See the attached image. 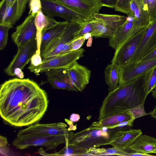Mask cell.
I'll return each mask as SVG.
<instances>
[{
    "label": "cell",
    "mask_w": 156,
    "mask_h": 156,
    "mask_svg": "<svg viewBox=\"0 0 156 156\" xmlns=\"http://www.w3.org/2000/svg\"><path fill=\"white\" fill-rule=\"evenodd\" d=\"M131 1L132 0H118L115 8V10L129 15Z\"/></svg>",
    "instance_id": "obj_35"
},
{
    "label": "cell",
    "mask_w": 156,
    "mask_h": 156,
    "mask_svg": "<svg viewBox=\"0 0 156 156\" xmlns=\"http://www.w3.org/2000/svg\"><path fill=\"white\" fill-rule=\"evenodd\" d=\"M80 119V115L77 114H72L70 117V120L73 122H77Z\"/></svg>",
    "instance_id": "obj_44"
},
{
    "label": "cell",
    "mask_w": 156,
    "mask_h": 156,
    "mask_svg": "<svg viewBox=\"0 0 156 156\" xmlns=\"http://www.w3.org/2000/svg\"><path fill=\"white\" fill-rule=\"evenodd\" d=\"M89 149L74 145H66L58 152L54 153H46L42 148H40L38 152L41 155L50 156L87 155Z\"/></svg>",
    "instance_id": "obj_26"
},
{
    "label": "cell",
    "mask_w": 156,
    "mask_h": 156,
    "mask_svg": "<svg viewBox=\"0 0 156 156\" xmlns=\"http://www.w3.org/2000/svg\"><path fill=\"white\" fill-rule=\"evenodd\" d=\"M17 0H2L1 3L5 2L8 4L13 3L17 1Z\"/></svg>",
    "instance_id": "obj_46"
},
{
    "label": "cell",
    "mask_w": 156,
    "mask_h": 156,
    "mask_svg": "<svg viewBox=\"0 0 156 156\" xmlns=\"http://www.w3.org/2000/svg\"><path fill=\"white\" fill-rule=\"evenodd\" d=\"M89 21L92 27V31L90 33L92 37L110 39L113 36V31L101 22L94 19Z\"/></svg>",
    "instance_id": "obj_27"
},
{
    "label": "cell",
    "mask_w": 156,
    "mask_h": 156,
    "mask_svg": "<svg viewBox=\"0 0 156 156\" xmlns=\"http://www.w3.org/2000/svg\"><path fill=\"white\" fill-rule=\"evenodd\" d=\"M41 10L46 15L62 18L82 25L90 20L84 15L52 0H40Z\"/></svg>",
    "instance_id": "obj_6"
},
{
    "label": "cell",
    "mask_w": 156,
    "mask_h": 156,
    "mask_svg": "<svg viewBox=\"0 0 156 156\" xmlns=\"http://www.w3.org/2000/svg\"><path fill=\"white\" fill-rule=\"evenodd\" d=\"M83 26L75 22H69L62 33L45 49L41 55L42 61L71 51L70 44Z\"/></svg>",
    "instance_id": "obj_5"
},
{
    "label": "cell",
    "mask_w": 156,
    "mask_h": 156,
    "mask_svg": "<svg viewBox=\"0 0 156 156\" xmlns=\"http://www.w3.org/2000/svg\"><path fill=\"white\" fill-rule=\"evenodd\" d=\"M45 73L47 77L62 81L73 85L69 76L67 68L51 70L45 72Z\"/></svg>",
    "instance_id": "obj_29"
},
{
    "label": "cell",
    "mask_w": 156,
    "mask_h": 156,
    "mask_svg": "<svg viewBox=\"0 0 156 156\" xmlns=\"http://www.w3.org/2000/svg\"><path fill=\"white\" fill-rule=\"evenodd\" d=\"M36 15L29 14L23 21L16 28L12 38L18 48L30 41L36 36L37 29L34 23Z\"/></svg>",
    "instance_id": "obj_13"
},
{
    "label": "cell",
    "mask_w": 156,
    "mask_h": 156,
    "mask_svg": "<svg viewBox=\"0 0 156 156\" xmlns=\"http://www.w3.org/2000/svg\"><path fill=\"white\" fill-rule=\"evenodd\" d=\"M129 148L124 149L116 147L108 148H97L90 147L89 149L87 155H118L120 156H136L137 153L129 151Z\"/></svg>",
    "instance_id": "obj_24"
},
{
    "label": "cell",
    "mask_w": 156,
    "mask_h": 156,
    "mask_svg": "<svg viewBox=\"0 0 156 156\" xmlns=\"http://www.w3.org/2000/svg\"><path fill=\"white\" fill-rule=\"evenodd\" d=\"M37 44L36 37L23 45L18 47L16 54L5 69V73L9 76H14V71L16 68H19L23 70L37 50Z\"/></svg>",
    "instance_id": "obj_10"
},
{
    "label": "cell",
    "mask_w": 156,
    "mask_h": 156,
    "mask_svg": "<svg viewBox=\"0 0 156 156\" xmlns=\"http://www.w3.org/2000/svg\"><path fill=\"white\" fill-rule=\"evenodd\" d=\"M15 76H16L19 78L23 79L24 76V74L22 70L20 68H16L14 71Z\"/></svg>",
    "instance_id": "obj_43"
},
{
    "label": "cell",
    "mask_w": 156,
    "mask_h": 156,
    "mask_svg": "<svg viewBox=\"0 0 156 156\" xmlns=\"http://www.w3.org/2000/svg\"><path fill=\"white\" fill-rule=\"evenodd\" d=\"M155 58H156V48L143 57L140 61H145Z\"/></svg>",
    "instance_id": "obj_42"
},
{
    "label": "cell",
    "mask_w": 156,
    "mask_h": 156,
    "mask_svg": "<svg viewBox=\"0 0 156 156\" xmlns=\"http://www.w3.org/2000/svg\"><path fill=\"white\" fill-rule=\"evenodd\" d=\"M143 27L133 17L128 16L126 21L114 31L113 36L109 39V46L115 50L125 40Z\"/></svg>",
    "instance_id": "obj_12"
},
{
    "label": "cell",
    "mask_w": 156,
    "mask_h": 156,
    "mask_svg": "<svg viewBox=\"0 0 156 156\" xmlns=\"http://www.w3.org/2000/svg\"><path fill=\"white\" fill-rule=\"evenodd\" d=\"M69 136L64 135H50L33 133L16 136L12 143L16 148L23 150L31 146H44L46 151L56 149L59 145L67 143Z\"/></svg>",
    "instance_id": "obj_4"
},
{
    "label": "cell",
    "mask_w": 156,
    "mask_h": 156,
    "mask_svg": "<svg viewBox=\"0 0 156 156\" xmlns=\"http://www.w3.org/2000/svg\"><path fill=\"white\" fill-rule=\"evenodd\" d=\"M86 16L89 19L99 13L102 6L100 0H52Z\"/></svg>",
    "instance_id": "obj_15"
},
{
    "label": "cell",
    "mask_w": 156,
    "mask_h": 156,
    "mask_svg": "<svg viewBox=\"0 0 156 156\" xmlns=\"http://www.w3.org/2000/svg\"><path fill=\"white\" fill-rule=\"evenodd\" d=\"M73 133L67 128L66 124L62 122L48 124L36 123L20 130L17 136L39 133L50 135H64L69 136Z\"/></svg>",
    "instance_id": "obj_14"
},
{
    "label": "cell",
    "mask_w": 156,
    "mask_h": 156,
    "mask_svg": "<svg viewBox=\"0 0 156 156\" xmlns=\"http://www.w3.org/2000/svg\"><path fill=\"white\" fill-rule=\"evenodd\" d=\"M118 0H100V4L102 6L115 8Z\"/></svg>",
    "instance_id": "obj_41"
},
{
    "label": "cell",
    "mask_w": 156,
    "mask_h": 156,
    "mask_svg": "<svg viewBox=\"0 0 156 156\" xmlns=\"http://www.w3.org/2000/svg\"><path fill=\"white\" fill-rule=\"evenodd\" d=\"M143 87L145 93L147 96L156 87V66L146 73Z\"/></svg>",
    "instance_id": "obj_28"
},
{
    "label": "cell",
    "mask_w": 156,
    "mask_h": 156,
    "mask_svg": "<svg viewBox=\"0 0 156 156\" xmlns=\"http://www.w3.org/2000/svg\"><path fill=\"white\" fill-rule=\"evenodd\" d=\"M151 93L153 97L156 99V87L151 91Z\"/></svg>",
    "instance_id": "obj_48"
},
{
    "label": "cell",
    "mask_w": 156,
    "mask_h": 156,
    "mask_svg": "<svg viewBox=\"0 0 156 156\" xmlns=\"http://www.w3.org/2000/svg\"><path fill=\"white\" fill-rule=\"evenodd\" d=\"M144 103H141L128 110L132 116V119L134 120L142 116L148 115L145 111Z\"/></svg>",
    "instance_id": "obj_36"
},
{
    "label": "cell",
    "mask_w": 156,
    "mask_h": 156,
    "mask_svg": "<svg viewBox=\"0 0 156 156\" xmlns=\"http://www.w3.org/2000/svg\"><path fill=\"white\" fill-rule=\"evenodd\" d=\"M116 132L106 127L90 126L80 132L71 133L66 145H74L89 149L108 145L112 135Z\"/></svg>",
    "instance_id": "obj_3"
},
{
    "label": "cell",
    "mask_w": 156,
    "mask_h": 156,
    "mask_svg": "<svg viewBox=\"0 0 156 156\" xmlns=\"http://www.w3.org/2000/svg\"><path fill=\"white\" fill-rule=\"evenodd\" d=\"M17 8V1L12 4L0 2V24L9 25L12 27L15 23Z\"/></svg>",
    "instance_id": "obj_21"
},
{
    "label": "cell",
    "mask_w": 156,
    "mask_h": 156,
    "mask_svg": "<svg viewBox=\"0 0 156 156\" xmlns=\"http://www.w3.org/2000/svg\"><path fill=\"white\" fill-rule=\"evenodd\" d=\"M131 118V114L127 111L105 117L98 121L94 122L91 126L107 128L119 122L129 120Z\"/></svg>",
    "instance_id": "obj_22"
},
{
    "label": "cell",
    "mask_w": 156,
    "mask_h": 156,
    "mask_svg": "<svg viewBox=\"0 0 156 156\" xmlns=\"http://www.w3.org/2000/svg\"><path fill=\"white\" fill-rule=\"evenodd\" d=\"M128 148L132 151L143 154H156V138L142 134L136 138Z\"/></svg>",
    "instance_id": "obj_19"
},
{
    "label": "cell",
    "mask_w": 156,
    "mask_h": 156,
    "mask_svg": "<svg viewBox=\"0 0 156 156\" xmlns=\"http://www.w3.org/2000/svg\"><path fill=\"white\" fill-rule=\"evenodd\" d=\"M144 27L123 42L115 50L111 62L119 67L128 64L134 54L146 32Z\"/></svg>",
    "instance_id": "obj_7"
},
{
    "label": "cell",
    "mask_w": 156,
    "mask_h": 156,
    "mask_svg": "<svg viewBox=\"0 0 156 156\" xmlns=\"http://www.w3.org/2000/svg\"><path fill=\"white\" fill-rule=\"evenodd\" d=\"M85 50L80 48L76 50L65 53L42 61L37 75L41 72L58 69L68 68L83 56Z\"/></svg>",
    "instance_id": "obj_8"
},
{
    "label": "cell",
    "mask_w": 156,
    "mask_h": 156,
    "mask_svg": "<svg viewBox=\"0 0 156 156\" xmlns=\"http://www.w3.org/2000/svg\"><path fill=\"white\" fill-rule=\"evenodd\" d=\"M142 134V130L139 129H129L118 130L112 135L108 145L127 149L136 138Z\"/></svg>",
    "instance_id": "obj_18"
},
{
    "label": "cell",
    "mask_w": 156,
    "mask_h": 156,
    "mask_svg": "<svg viewBox=\"0 0 156 156\" xmlns=\"http://www.w3.org/2000/svg\"><path fill=\"white\" fill-rule=\"evenodd\" d=\"M92 31V25L89 20L83 27L81 29L76 36L75 39L83 36L87 33H90Z\"/></svg>",
    "instance_id": "obj_40"
},
{
    "label": "cell",
    "mask_w": 156,
    "mask_h": 156,
    "mask_svg": "<svg viewBox=\"0 0 156 156\" xmlns=\"http://www.w3.org/2000/svg\"><path fill=\"white\" fill-rule=\"evenodd\" d=\"M156 48V18L147 26L140 44L128 64L140 61Z\"/></svg>",
    "instance_id": "obj_11"
},
{
    "label": "cell",
    "mask_w": 156,
    "mask_h": 156,
    "mask_svg": "<svg viewBox=\"0 0 156 156\" xmlns=\"http://www.w3.org/2000/svg\"><path fill=\"white\" fill-rule=\"evenodd\" d=\"M12 28L10 26L0 24V49L3 50L7 45L8 31Z\"/></svg>",
    "instance_id": "obj_34"
},
{
    "label": "cell",
    "mask_w": 156,
    "mask_h": 156,
    "mask_svg": "<svg viewBox=\"0 0 156 156\" xmlns=\"http://www.w3.org/2000/svg\"><path fill=\"white\" fill-rule=\"evenodd\" d=\"M47 78L50 85L54 88L78 91L74 86L71 84L51 77H47Z\"/></svg>",
    "instance_id": "obj_31"
},
{
    "label": "cell",
    "mask_w": 156,
    "mask_h": 156,
    "mask_svg": "<svg viewBox=\"0 0 156 156\" xmlns=\"http://www.w3.org/2000/svg\"><path fill=\"white\" fill-rule=\"evenodd\" d=\"M30 0H17V11L15 19V23L19 20L25 11L27 4Z\"/></svg>",
    "instance_id": "obj_37"
},
{
    "label": "cell",
    "mask_w": 156,
    "mask_h": 156,
    "mask_svg": "<svg viewBox=\"0 0 156 156\" xmlns=\"http://www.w3.org/2000/svg\"><path fill=\"white\" fill-rule=\"evenodd\" d=\"M119 66L114 63L107 66L104 70L105 82L109 91H113L119 86Z\"/></svg>",
    "instance_id": "obj_25"
},
{
    "label": "cell",
    "mask_w": 156,
    "mask_h": 156,
    "mask_svg": "<svg viewBox=\"0 0 156 156\" xmlns=\"http://www.w3.org/2000/svg\"><path fill=\"white\" fill-rule=\"evenodd\" d=\"M88 40L87 44V47H90L92 45V37H91L88 39Z\"/></svg>",
    "instance_id": "obj_47"
},
{
    "label": "cell",
    "mask_w": 156,
    "mask_h": 156,
    "mask_svg": "<svg viewBox=\"0 0 156 156\" xmlns=\"http://www.w3.org/2000/svg\"><path fill=\"white\" fill-rule=\"evenodd\" d=\"M50 17L45 15L41 9L37 12L34 19L37 29V35L41 36L42 31L49 23Z\"/></svg>",
    "instance_id": "obj_30"
},
{
    "label": "cell",
    "mask_w": 156,
    "mask_h": 156,
    "mask_svg": "<svg viewBox=\"0 0 156 156\" xmlns=\"http://www.w3.org/2000/svg\"><path fill=\"white\" fill-rule=\"evenodd\" d=\"M48 104L45 91L29 79H12L1 85L0 115L12 126L22 127L36 123L45 114Z\"/></svg>",
    "instance_id": "obj_1"
},
{
    "label": "cell",
    "mask_w": 156,
    "mask_h": 156,
    "mask_svg": "<svg viewBox=\"0 0 156 156\" xmlns=\"http://www.w3.org/2000/svg\"><path fill=\"white\" fill-rule=\"evenodd\" d=\"M156 66V58L119 67V85L128 83L148 73Z\"/></svg>",
    "instance_id": "obj_9"
},
{
    "label": "cell",
    "mask_w": 156,
    "mask_h": 156,
    "mask_svg": "<svg viewBox=\"0 0 156 156\" xmlns=\"http://www.w3.org/2000/svg\"><path fill=\"white\" fill-rule=\"evenodd\" d=\"M84 37L85 40L89 38L90 37H92L90 33H88L85 34L84 36Z\"/></svg>",
    "instance_id": "obj_49"
},
{
    "label": "cell",
    "mask_w": 156,
    "mask_h": 156,
    "mask_svg": "<svg viewBox=\"0 0 156 156\" xmlns=\"http://www.w3.org/2000/svg\"><path fill=\"white\" fill-rule=\"evenodd\" d=\"M69 22L67 20L57 21L50 17L49 24L41 32L40 47L41 55L47 46L64 31Z\"/></svg>",
    "instance_id": "obj_16"
},
{
    "label": "cell",
    "mask_w": 156,
    "mask_h": 156,
    "mask_svg": "<svg viewBox=\"0 0 156 156\" xmlns=\"http://www.w3.org/2000/svg\"><path fill=\"white\" fill-rule=\"evenodd\" d=\"M92 19L98 20L114 31L117 27L126 21V17L98 13H95Z\"/></svg>",
    "instance_id": "obj_23"
},
{
    "label": "cell",
    "mask_w": 156,
    "mask_h": 156,
    "mask_svg": "<svg viewBox=\"0 0 156 156\" xmlns=\"http://www.w3.org/2000/svg\"><path fill=\"white\" fill-rule=\"evenodd\" d=\"M145 10L149 16L150 22L156 18V0H142Z\"/></svg>",
    "instance_id": "obj_32"
},
{
    "label": "cell",
    "mask_w": 156,
    "mask_h": 156,
    "mask_svg": "<svg viewBox=\"0 0 156 156\" xmlns=\"http://www.w3.org/2000/svg\"><path fill=\"white\" fill-rule=\"evenodd\" d=\"M0 155L8 156L9 152V146L6 138L1 135L0 136Z\"/></svg>",
    "instance_id": "obj_38"
},
{
    "label": "cell",
    "mask_w": 156,
    "mask_h": 156,
    "mask_svg": "<svg viewBox=\"0 0 156 156\" xmlns=\"http://www.w3.org/2000/svg\"><path fill=\"white\" fill-rule=\"evenodd\" d=\"M146 73L109 91L100 108L98 120L144 103L147 96L143 87Z\"/></svg>",
    "instance_id": "obj_2"
},
{
    "label": "cell",
    "mask_w": 156,
    "mask_h": 156,
    "mask_svg": "<svg viewBox=\"0 0 156 156\" xmlns=\"http://www.w3.org/2000/svg\"><path fill=\"white\" fill-rule=\"evenodd\" d=\"M85 39L84 36H82L73 41L70 44V47L71 51L77 50L81 48L85 42Z\"/></svg>",
    "instance_id": "obj_39"
},
{
    "label": "cell",
    "mask_w": 156,
    "mask_h": 156,
    "mask_svg": "<svg viewBox=\"0 0 156 156\" xmlns=\"http://www.w3.org/2000/svg\"><path fill=\"white\" fill-rule=\"evenodd\" d=\"M147 114L150 115L152 117L156 119V104L153 110L148 113Z\"/></svg>",
    "instance_id": "obj_45"
},
{
    "label": "cell",
    "mask_w": 156,
    "mask_h": 156,
    "mask_svg": "<svg viewBox=\"0 0 156 156\" xmlns=\"http://www.w3.org/2000/svg\"><path fill=\"white\" fill-rule=\"evenodd\" d=\"M133 17L142 27H147L150 23L149 16L145 10L142 0H132L129 15Z\"/></svg>",
    "instance_id": "obj_20"
},
{
    "label": "cell",
    "mask_w": 156,
    "mask_h": 156,
    "mask_svg": "<svg viewBox=\"0 0 156 156\" xmlns=\"http://www.w3.org/2000/svg\"><path fill=\"white\" fill-rule=\"evenodd\" d=\"M30 64L28 69L32 72L37 74L38 70L42 62L41 56L39 52L36 51L31 57Z\"/></svg>",
    "instance_id": "obj_33"
},
{
    "label": "cell",
    "mask_w": 156,
    "mask_h": 156,
    "mask_svg": "<svg viewBox=\"0 0 156 156\" xmlns=\"http://www.w3.org/2000/svg\"><path fill=\"white\" fill-rule=\"evenodd\" d=\"M70 79L74 86L78 91L82 92L89 83L91 71L85 66L76 61L70 67L67 68Z\"/></svg>",
    "instance_id": "obj_17"
}]
</instances>
